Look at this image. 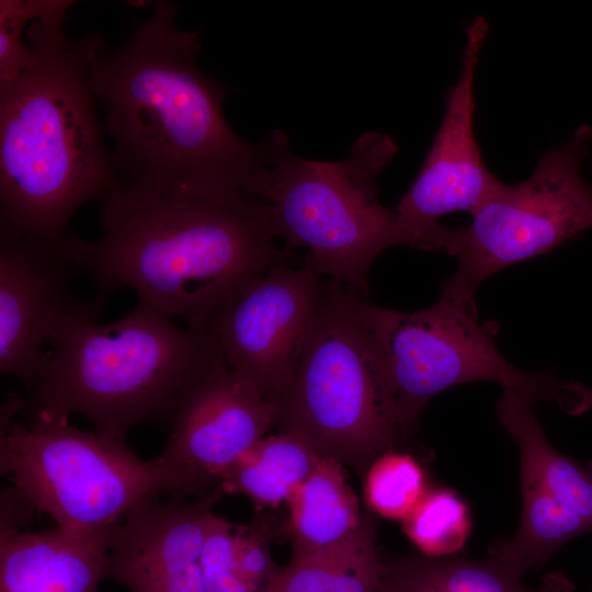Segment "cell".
<instances>
[{
    "label": "cell",
    "mask_w": 592,
    "mask_h": 592,
    "mask_svg": "<svg viewBox=\"0 0 592 592\" xmlns=\"http://www.w3.org/2000/svg\"><path fill=\"white\" fill-rule=\"evenodd\" d=\"M151 8L121 45L103 38L88 66L118 179L172 196L252 195L266 169L263 143L226 121L231 89L197 66L201 32L177 25L173 2Z\"/></svg>",
    "instance_id": "obj_1"
},
{
    "label": "cell",
    "mask_w": 592,
    "mask_h": 592,
    "mask_svg": "<svg viewBox=\"0 0 592 592\" xmlns=\"http://www.w3.org/2000/svg\"><path fill=\"white\" fill-rule=\"evenodd\" d=\"M103 234L93 241L64 237L57 248L94 286L100 317L110 295L134 289L138 301L190 327L215 316L273 265L267 205L241 193L228 197L166 195L118 179L101 197Z\"/></svg>",
    "instance_id": "obj_2"
},
{
    "label": "cell",
    "mask_w": 592,
    "mask_h": 592,
    "mask_svg": "<svg viewBox=\"0 0 592 592\" xmlns=\"http://www.w3.org/2000/svg\"><path fill=\"white\" fill-rule=\"evenodd\" d=\"M72 0H45L24 26L35 59L0 87V232L57 243L83 203L117 181L88 66L103 37L62 31Z\"/></svg>",
    "instance_id": "obj_3"
},
{
    "label": "cell",
    "mask_w": 592,
    "mask_h": 592,
    "mask_svg": "<svg viewBox=\"0 0 592 592\" xmlns=\"http://www.w3.org/2000/svg\"><path fill=\"white\" fill-rule=\"evenodd\" d=\"M98 319L91 304L76 299L61 312L22 419L83 414L125 443L136 425L171 421L184 391L223 355L210 327L179 328L139 301L114 322Z\"/></svg>",
    "instance_id": "obj_4"
},
{
    "label": "cell",
    "mask_w": 592,
    "mask_h": 592,
    "mask_svg": "<svg viewBox=\"0 0 592 592\" xmlns=\"http://www.w3.org/2000/svg\"><path fill=\"white\" fill-rule=\"evenodd\" d=\"M262 141L267 163L252 194L267 205L275 237L286 251L307 250L319 275L367 297L373 263L402 244L396 213L380 204L377 186L397 153L396 141L365 133L335 162L295 156L280 130Z\"/></svg>",
    "instance_id": "obj_5"
},
{
    "label": "cell",
    "mask_w": 592,
    "mask_h": 592,
    "mask_svg": "<svg viewBox=\"0 0 592 592\" xmlns=\"http://www.w3.org/2000/svg\"><path fill=\"white\" fill-rule=\"evenodd\" d=\"M358 292L321 283L317 314L295 376L273 403L276 432L364 477L382 454L407 440L392 411L382 354Z\"/></svg>",
    "instance_id": "obj_6"
},
{
    "label": "cell",
    "mask_w": 592,
    "mask_h": 592,
    "mask_svg": "<svg viewBox=\"0 0 592 592\" xmlns=\"http://www.w3.org/2000/svg\"><path fill=\"white\" fill-rule=\"evenodd\" d=\"M25 400L10 394L0 412V473L64 533L86 537L117 524L139 503L186 496L156 457L139 458L126 443L84 432L69 417L41 412L22 419Z\"/></svg>",
    "instance_id": "obj_7"
},
{
    "label": "cell",
    "mask_w": 592,
    "mask_h": 592,
    "mask_svg": "<svg viewBox=\"0 0 592 592\" xmlns=\"http://www.w3.org/2000/svg\"><path fill=\"white\" fill-rule=\"evenodd\" d=\"M363 315L382 354L387 395L407 440L428 402L443 390L488 380L532 405L551 400L565 385L550 372H524L496 345L500 326L480 321L474 297L441 293L431 307L407 312L363 300Z\"/></svg>",
    "instance_id": "obj_8"
},
{
    "label": "cell",
    "mask_w": 592,
    "mask_h": 592,
    "mask_svg": "<svg viewBox=\"0 0 592 592\" xmlns=\"http://www.w3.org/2000/svg\"><path fill=\"white\" fill-rule=\"evenodd\" d=\"M591 143L592 127L579 126L569 141L540 157L528 178L501 182L467 226L447 227L439 251L455 258L457 270L441 293L474 297L494 273L591 229L592 189L581 175Z\"/></svg>",
    "instance_id": "obj_9"
},
{
    "label": "cell",
    "mask_w": 592,
    "mask_h": 592,
    "mask_svg": "<svg viewBox=\"0 0 592 592\" xmlns=\"http://www.w3.org/2000/svg\"><path fill=\"white\" fill-rule=\"evenodd\" d=\"M488 32L483 15L467 25L460 72L447 90L442 123L412 185L394 208L403 246L439 251L447 228L440 218L474 214L501 183L485 164L474 128L476 69Z\"/></svg>",
    "instance_id": "obj_10"
},
{
    "label": "cell",
    "mask_w": 592,
    "mask_h": 592,
    "mask_svg": "<svg viewBox=\"0 0 592 592\" xmlns=\"http://www.w3.org/2000/svg\"><path fill=\"white\" fill-rule=\"evenodd\" d=\"M321 281L306 259L300 269L273 265L213 319L226 364L272 405L291 385L317 314Z\"/></svg>",
    "instance_id": "obj_11"
},
{
    "label": "cell",
    "mask_w": 592,
    "mask_h": 592,
    "mask_svg": "<svg viewBox=\"0 0 592 592\" xmlns=\"http://www.w3.org/2000/svg\"><path fill=\"white\" fill-rule=\"evenodd\" d=\"M275 424V407L221 355L180 398L156 459L175 474L186 496L202 499L221 491L223 474Z\"/></svg>",
    "instance_id": "obj_12"
},
{
    "label": "cell",
    "mask_w": 592,
    "mask_h": 592,
    "mask_svg": "<svg viewBox=\"0 0 592 592\" xmlns=\"http://www.w3.org/2000/svg\"><path fill=\"white\" fill-rule=\"evenodd\" d=\"M223 496L153 498L133 508L112 530L105 578L129 592H205L202 555Z\"/></svg>",
    "instance_id": "obj_13"
},
{
    "label": "cell",
    "mask_w": 592,
    "mask_h": 592,
    "mask_svg": "<svg viewBox=\"0 0 592 592\" xmlns=\"http://www.w3.org/2000/svg\"><path fill=\"white\" fill-rule=\"evenodd\" d=\"M57 243L0 232V373L29 394L48 361L44 345L75 299L70 283L78 271Z\"/></svg>",
    "instance_id": "obj_14"
},
{
    "label": "cell",
    "mask_w": 592,
    "mask_h": 592,
    "mask_svg": "<svg viewBox=\"0 0 592 592\" xmlns=\"http://www.w3.org/2000/svg\"><path fill=\"white\" fill-rule=\"evenodd\" d=\"M114 526L86 537L55 526L0 539V592H99Z\"/></svg>",
    "instance_id": "obj_15"
},
{
    "label": "cell",
    "mask_w": 592,
    "mask_h": 592,
    "mask_svg": "<svg viewBox=\"0 0 592 592\" xmlns=\"http://www.w3.org/2000/svg\"><path fill=\"white\" fill-rule=\"evenodd\" d=\"M284 535L291 556H305L331 548L352 536L363 524L357 496L349 485L344 467L321 457L311 474L287 501Z\"/></svg>",
    "instance_id": "obj_16"
},
{
    "label": "cell",
    "mask_w": 592,
    "mask_h": 592,
    "mask_svg": "<svg viewBox=\"0 0 592 592\" xmlns=\"http://www.w3.org/2000/svg\"><path fill=\"white\" fill-rule=\"evenodd\" d=\"M573 588L560 572L548 573L534 588L488 557H429L419 551L384 560L380 576V592H572Z\"/></svg>",
    "instance_id": "obj_17"
},
{
    "label": "cell",
    "mask_w": 592,
    "mask_h": 592,
    "mask_svg": "<svg viewBox=\"0 0 592 592\" xmlns=\"http://www.w3.org/2000/svg\"><path fill=\"white\" fill-rule=\"evenodd\" d=\"M533 406L509 389H504L497 403L498 419L520 451L521 478L540 485L592 531V464L583 466L554 448L534 414Z\"/></svg>",
    "instance_id": "obj_18"
},
{
    "label": "cell",
    "mask_w": 592,
    "mask_h": 592,
    "mask_svg": "<svg viewBox=\"0 0 592 592\" xmlns=\"http://www.w3.org/2000/svg\"><path fill=\"white\" fill-rule=\"evenodd\" d=\"M378 521L365 514L342 543L314 554L291 556L264 592H380L384 560L377 546Z\"/></svg>",
    "instance_id": "obj_19"
},
{
    "label": "cell",
    "mask_w": 592,
    "mask_h": 592,
    "mask_svg": "<svg viewBox=\"0 0 592 592\" xmlns=\"http://www.w3.org/2000/svg\"><path fill=\"white\" fill-rule=\"evenodd\" d=\"M319 457L299 437L278 433L266 435L223 474L224 494H243L255 512L287 503L294 490L311 474Z\"/></svg>",
    "instance_id": "obj_20"
},
{
    "label": "cell",
    "mask_w": 592,
    "mask_h": 592,
    "mask_svg": "<svg viewBox=\"0 0 592 592\" xmlns=\"http://www.w3.org/2000/svg\"><path fill=\"white\" fill-rule=\"evenodd\" d=\"M522 513L513 536L488 548V558L514 574L544 566L571 539L592 532L577 514L555 500L540 485L521 478Z\"/></svg>",
    "instance_id": "obj_21"
},
{
    "label": "cell",
    "mask_w": 592,
    "mask_h": 592,
    "mask_svg": "<svg viewBox=\"0 0 592 592\" xmlns=\"http://www.w3.org/2000/svg\"><path fill=\"white\" fill-rule=\"evenodd\" d=\"M402 522V531L419 553L448 557L460 553L471 519L467 504L447 488L429 489Z\"/></svg>",
    "instance_id": "obj_22"
},
{
    "label": "cell",
    "mask_w": 592,
    "mask_h": 592,
    "mask_svg": "<svg viewBox=\"0 0 592 592\" xmlns=\"http://www.w3.org/2000/svg\"><path fill=\"white\" fill-rule=\"evenodd\" d=\"M363 496L368 509L388 520L402 521L429 490L420 463L399 449L378 456L364 475Z\"/></svg>",
    "instance_id": "obj_23"
},
{
    "label": "cell",
    "mask_w": 592,
    "mask_h": 592,
    "mask_svg": "<svg viewBox=\"0 0 592 592\" xmlns=\"http://www.w3.org/2000/svg\"><path fill=\"white\" fill-rule=\"evenodd\" d=\"M271 523L262 512L249 524L235 525L234 567L240 579L252 592H264L280 567L271 554Z\"/></svg>",
    "instance_id": "obj_24"
},
{
    "label": "cell",
    "mask_w": 592,
    "mask_h": 592,
    "mask_svg": "<svg viewBox=\"0 0 592 592\" xmlns=\"http://www.w3.org/2000/svg\"><path fill=\"white\" fill-rule=\"evenodd\" d=\"M236 523L213 513L202 555L205 592H252L234 567Z\"/></svg>",
    "instance_id": "obj_25"
},
{
    "label": "cell",
    "mask_w": 592,
    "mask_h": 592,
    "mask_svg": "<svg viewBox=\"0 0 592 592\" xmlns=\"http://www.w3.org/2000/svg\"><path fill=\"white\" fill-rule=\"evenodd\" d=\"M35 0H0V87L9 83L35 59L24 38V26Z\"/></svg>",
    "instance_id": "obj_26"
},
{
    "label": "cell",
    "mask_w": 592,
    "mask_h": 592,
    "mask_svg": "<svg viewBox=\"0 0 592 592\" xmlns=\"http://www.w3.org/2000/svg\"><path fill=\"white\" fill-rule=\"evenodd\" d=\"M35 508L14 487L1 492V535L0 539L14 536L32 522Z\"/></svg>",
    "instance_id": "obj_27"
},
{
    "label": "cell",
    "mask_w": 592,
    "mask_h": 592,
    "mask_svg": "<svg viewBox=\"0 0 592 592\" xmlns=\"http://www.w3.org/2000/svg\"><path fill=\"white\" fill-rule=\"evenodd\" d=\"M590 592H592V589H591V591H590Z\"/></svg>",
    "instance_id": "obj_28"
}]
</instances>
